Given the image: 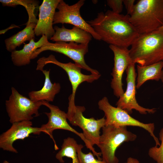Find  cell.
I'll list each match as a JSON object with an SVG mask.
<instances>
[{
  "mask_svg": "<svg viewBox=\"0 0 163 163\" xmlns=\"http://www.w3.org/2000/svg\"><path fill=\"white\" fill-rule=\"evenodd\" d=\"M129 17L108 10L105 13H98L95 18L87 22L101 40L110 45L128 48L140 35L130 21Z\"/></svg>",
  "mask_w": 163,
  "mask_h": 163,
  "instance_id": "6da1fadb",
  "label": "cell"
},
{
  "mask_svg": "<svg viewBox=\"0 0 163 163\" xmlns=\"http://www.w3.org/2000/svg\"><path fill=\"white\" fill-rule=\"evenodd\" d=\"M131 46L130 55L135 64L145 66L163 61V31L140 34Z\"/></svg>",
  "mask_w": 163,
  "mask_h": 163,
  "instance_id": "7a4b0ae2",
  "label": "cell"
},
{
  "mask_svg": "<svg viewBox=\"0 0 163 163\" xmlns=\"http://www.w3.org/2000/svg\"><path fill=\"white\" fill-rule=\"evenodd\" d=\"M129 16L139 34L156 30L163 24V0H139Z\"/></svg>",
  "mask_w": 163,
  "mask_h": 163,
  "instance_id": "3957f363",
  "label": "cell"
},
{
  "mask_svg": "<svg viewBox=\"0 0 163 163\" xmlns=\"http://www.w3.org/2000/svg\"><path fill=\"white\" fill-rule=\"evenodd\" d=\"M102 130L97 146L101 151L102 160L106 163H118L115 156L117 148L124 142L135 140L137 136L128 131L126 126L105 125Z\"/></svg>",
  "mask_w": 163,
  "mask_h": 163,
  "instance_id": "277c9868",
  "label": "cell"
},
{
  "mask_svg": "<svg viewBox=\"0 0 163 163\" xmlns=\"http://www.w3.org/2000/svg\"><path fill=\"white\" fill-rule=\"evenodd\" d=\"M6 111L11 123L25 120H31L40 115L39 110L43 105L42 101H35L20 94L14 87L11 94L5 101Z\"/></svg>",
  "mask_w": 163,
  "mask_h": 163,
  "instance_id": "5b68a950",
  "label": "cell"
},
{
  "mask_svg": "<svg viewBox=\"0 0 163 163\" xmlns=\"http://www.w3.org/2000/svg\"><path fill=\"white\" fill-rule=\"evenodd\" d=\"M99 108L104 113L105 125L116 126L138 127L146 130L154 140L155 146L160 145L159 139L155 135V125L154 123H144L132 117L125 110L111 105L106 97H104L98 103Z\"/></svg>",
  "mask_w": 163,
  "mask_h": 163,
  "instance_id": "8992f818",
  "label": "cell"
},
{
  "mask_svg": "<svg viewBox=\"0 0 163 163\" xmlns=\"http://www.w3.org/2000/svg\"><path fill=\"white\" fill-rule=\"evenodd\" d=\"M85 110L83 106H68L66 113L67 119L72 126H78L82 129L85 137L92 146H98L100 130L105 125V118L104 117L97 120L94 117L87 118L83 114Z\"/></svg>",
  "mask_w": 163,
  "mask_h": 163,
  "instance_id": "52a82bcc",
  "label": "cell"
},
{
  "mask_svg": "<svg viewBox=\"0 0 163 163\" xmlns=\"http://www.w3.org/2000/svg\"><path fill=\"white\" fill-rule=\"evenodd\" d=\"M50 50L63 54L72 60L75 63L82 69L90 72L91 74H100L96 70L91 68L85 63V55L88 52V45L63 41L54 43L48 41L43 46L36 50L31 57V60L37 57L41 53Z\"/></svg>",
  "mask_w": 163,
  "mask_h": 163,
  "instance_id": "ba28073f",
  "label": "cell"
},
{
  "mask_svg": "<svg viewBox=\"0 0 163 163\" xmlns=\"http://www.w3.org/2000/svg\"><path fill=\"white\" fill-rule=\"evenodd\" d=\"M37 63L36 69L37 70L41 71L43 69V68L46 65L52 63L60 67L67 73L72 88V93L69 97V106L75 104V94L78 87L81 83L85 82H92L98 79L101 76L100 74H84L81 72L82 68L75 63L71 62L67 63L60 62L57 60L55 56L52 54L50 55L47 57H42L39 58Z\"/></svg>",
  "mask_w": 163,
  "mask_h": 163,
  "instance_id": "9c48e42d",
  "label": "cell"
},
{
  "mask_svg": "<svg viewBox=\"0 0 163 163\" xmlns=\"http://www.w3.org/2000/svg\"><path fill=\"white\" fill-rule=\"evenodd\" d=\"M85 0H80L72 5H69L63 0H60L54 16L53 24L59 23L69 24L81 28L89 33L95 40H101L100 36L94 28L82 17L80 9Z\"/></svg>",
  "mask_w": 163,
  "mask_h": 163,
  "instance_id": "30bf717a",
  "label": "cell"
},
{
  "mask_svg": "<svg viewBox=\"0 0 163 163\" xmlns=\"http://www.w3.org/2000/svg\"><path fill=\"white\" fill-rule=\"evenodd\" d=\"M43 105L47 107L50 110L49 112L44 113L48 119V122L43 124L40 127L41 132L48 134L53 140L56 150L59 148L56 144L53 136V132L56 129H62L70 131L79 136L84 142L86 147L91 149L93 146L85 137L82 133L78 132L73 128L68 123L67 120L66 113L61 110L57 106L51 104L46 101H42Z\"/></svg>",
  "mask_w": 163,
  "mask_h": 163,
  "instance_id": "8fae6325",
  "label": "cell"
},
{
  "mask_svg": "<svg viewBox=\"0 0 163 163\" xmlns=\"http://www.w3.org/2000/svg\"><path fill=\"white\" fill-rule=\"evenodd\" d=\"M135 64L132 62L126 70V90L119 97L116 105L117 107L125 110L129 114L133 112V110H136L142 114L154 113L156 111V108H144L140 105L136 100V81L137 74L136 72Z\"/></svg>",
  "mask_w": 163,
  "mask_h": 163,
  "instance_id": "7c38bea8",
  "label": "cell"
},
{
  "mask_svg": "<svg viewBox=\"0 0 163 163\" xmlns=\"http://www.w3.org/2000/svg\"><path fill=\"white\" fill-rule=\"evenodd\" d=\"M30 120H25L12 123L10 128L0 136V148L5 151L17 153L13 146L18 140H23L31 134L39 135L41 132L40 127L32 126Z\"/></svg>",
  "mask_w": 163,
  "mask_h": 163,
  "instance_id": "4fadbf2b",
  "label": "cell"
},
{
  "mask_svg": "<svg viewBox=\"0 0 163 163\" xmlns=\"http://www.w3.org/2000/svg\"><path fill=\"white\" fill-rule=\"evenodd\" d=\"M109 47L114 55V66L111 74L113 78L111 87L114 94L119 98L124 93L122 82L123 73L132 62L128 48L111 45H110Z\"/></svg>",
  "mask_w": 163,
  "mask_h": 163,
  "instance_id": "5bb4252c",
  "label": "cell"
},
{
  "mask_svg": "<svg viewBox=\"0 0 163 163\" xmlns=\"http://www.w3.org/2000/svg\"><path fill=\"white\" fill-rule=\"evenodd\" d=\"M60 0H44L39 7V18L34 29L35 35H44L50 39L55 31L53 27L56 10Z\"/></svg>",
  "mask_w": 163,
  "mask_h": 163,
  "instance_id": "9a60e30c",
  "label": "cell"
},
{
  "mask_svg": "<svg viewBox=\"0 0 163 163\" xmlns=\"http://www.w3.org/2000/svg\"><path fill=\"white\" fill-rule=\"evenodd\" d=\"M54 28L55 33L50 40L55 42H69L88 45L92 37L87 31L75 26L71 29L66 28L63 25L61 27L56 26Z\"/></svg>",
  "mask_w": 163,
  "mask_h": 163,
  "instance_id": "2e32d148",
  "label": "cell"
},
{
  "mask_svg": "<svg viewBox=\"0 0 163 163\" xmlns=\"http://www.w3.org/2000/svg\"><path fill=\"white\" fill-rule=\"evenodd\" d=\"M34 39L25 44L22 49L15 50L11 52V60L14 65L21 66L29 64L34 52L49 41L48 38L44 35L42 36L37 42H35Z\"/></svg>",
  "mask_w": 163,
  "mask_h": 163,
  "instance_id": "e0dca14e",
  "label": "cell"
},
{
  "mask_svg": "<svg viewBox=\"0 0 163 163\" xmlns=\"http://www.w3.org/2000/svg\"><path fill=\"white\" fill-rule=\"evenodd\" d=\"M50 69L41 71L45 76L43 85L38 91H33L28 93L29 98L35 101H46L48 102L53 101L55 95L60 91L61 86L58 83H52L50 78Z\"/></svg>",
  "mask_w": 163,
  "mask_h": 163,
  "instance_id": "ac0fdd59",
  "label": "cell"
},
{
  "mask_svg": "<svg viewBox=\"0 0 163 163\" xmlns=\"http://www.w3.org/2000/svg\"><path fill=\"white\" fill-rule=\"evenodd\" d=\"M163 68V61L145 66L137 65L136 88H139L148 80L158 81L161 79Z\"/></svg>",
  "mask_w": 163,
  "mask_h": 163,
  "instance_id": "d6986e66",
  "label": "cell"
},
{
  "mask_svg": "<svg viewBox=\"0 0 163 163\" xmlns=\"http://www.w3.org/2000/svg\"><path fill=\"white\" fill-rule=\"evenodd\" d=\"M26 27L23 30L5 40L6 49L11 52L15 50L17 47L20 46L27 41H30L34 39L35 34L34 29L36 24L30 23L26 24Z\"/></svg>",
  "mask_w": 163,
  "mask_h": 163,
  "instance_id": "ffe728a7",
  "label": "cell"
},
{
  "mask_svg": "<svg viewBox=\"0 0 163 163\" xmlns=\"http://www.w3.org/2000/svg\"><path fill=\"white\" fill-rule=\"evenodd\" d=\"M3 6L15 7L21 5L25 8L28 15V19L26 24L33 23L37 24L38 19L34 12L39 5V1L35 0H0Z\"/></svg>",
  "mask_w": 163,
  "mask_h": 163,
  "instance_id": "44dd1931",
  "label": "cell"
},
{
  "mask_svg": "<svg viewBox=\"0 0 163 163\" xmlns=\"http://www.w3.org/2000/svg\"><path fill=\"white\" fill-rule=\"evenodd\" d=\"M77 145L75 142H71L64 144L59 152L60 156L63 158L66 157L72 159V163H79L77 152Z\"/></svg>",
  "mask_w": 163,
  "mask_h": 163,
  "instance_id": "7402d4cb",
  "label": "cell"
},
{
  "mask_svg": "<svg viewBox=\"0 0 163 163\" xmlns=\"http://www.w3.org/2000/svg\"><path fill=\"white\" fill-rule=\"evenodd\" d=\"M159 136L161 141L160 145L150 148L148 151V155L157 163H163V128L161 129Z\"/></svg>",
  "mask_w": 163,
  "mask_h": 163,
  "instance_id": "603a6c76",
  "label": "cell"
},
{
  "mask_svg": "<svg viewBox=\"0 0 163 163\" xmlns=\"http://www.w3.org/2000/svg\"><path fill=\"white\" fill-rule=\"evenodd\" d=\"M83 146L82 144L78 145L77 152L79 163H106L101 160L95 158L94 155L91 152L85 154L82 151Z\"/></svg>",
  "mask_w": 163,
  "mask_h": 163,
  "instance_id": "cb8c5ba5",
  "label": "cell"
},
{
  "mask_svg": "<svg viewBox=\"0 0 163 163\" xmlns=\"http://www.w3.org/2000/svg\"><path fill=\"white\" fill-rule=\"evenodd\" d=\"M123 0H107L108 5L112 9L113 12L120 14L123 9Z\"/></svg>",
  "mask_w": 163,
  "mask_h": 163,
  "instance_id": "d4e9b609",
  "label": "cell"
},
{
  "mask_svg": "<svg viewBox=\"0 0 163 163\" xmlns=\"http://www.w3.org/2000/svg\"><path fill=\"white\" fill-rule=\"evenodd\" d=\"M135 0H123V4L126 7L127 15H130L133 12L135 4Z\"/></svg>",
  "mask_w": 163,
  "mask_h": 163,
  "instance_id": "484cf974",
  "label": "cell"
},
{
  "mask_svg": "<svg viewBox=\"0 0 163 163\" xmlns=\"http://www.w3.org/2000/svg\"><path fill=\"white\" fill-rule=\"evenodd\" d=\"M124 163H140V162L137 159L129 157L127 158L126 161Z\"/></svg>",
  "mask_w": 163,
  "mask_h": 163,
  "instance_id": "4316f807",
  "label": "cell"
},
{
  "mask_svg": "<svg viewBox=\"0 0 163 163\" xmlns=\"http://www.w3.org/2000/svg\"><path fill=\"white\" fill-rule=\"evenodd\" d=\"M161 82L163 84V69H162L161 72Z\"/></svg>",
  "mask_w": 163,
  "mask_h": 163,
  "instance_id": "83f0119b",
  "label": "cell"
},
{
  "mask_svg": "<svg viewBox=\"0 0 163 163\" xmlns=\"http://www.w3.org/2000/svg\"><path fill=\"white\" fill-rule=\"evenodd\" d=\"M158 30H159L163 31V24L161 27L159 28Z\"/></svg>",
  "mask_w": 163,
  "mask_h": 163,
  "instance_id": "f1b7e54d",
  "label": "cell"
},
{
  "mask_svg": "<svg viewBox=\"0 0 163 163\" xmlns=\"http://www.w3.org/2000/svg\"><path fill=\"white\" fill-rule=\"evenodd\" d=\"M2 163H9L8 161H4Z\"/></svg>",
  "mask_w": 163,
  "mask_h": 163,
  "instance_id": "f546056e",
  "label": "cell"
}]
</instances>
